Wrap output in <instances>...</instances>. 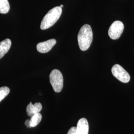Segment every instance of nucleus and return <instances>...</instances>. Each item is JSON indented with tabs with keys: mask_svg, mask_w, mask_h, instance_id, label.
<instances>
[{
	"mask_svg": "<svg viewBox=\"0 0 134 134\" xmlns=\"http://www.w3.org/2000/svg\"><path fill=\"white\" fill-rule=\"evenodd\" d=\"M93 40V32L91 26L83 25L80 29L77 35L79 46L81 51H86L90 48Z\"/></svg>",
	"mask_w": 134,
	"mask_h": 134,
	"instance_id": "nucleus-1",
	"label": "nucleus"
},
{
	"mask_svg": "<svg viewBox=\"0 0 134 134\" xmlns=\"http://www.w3.org/2000/svg\"><path fill=\"white\" fill-rule=\"evenodd\" d=\"M62 13L60 7H56L50 10L45 15L41 21L40 29L45 30L52 26L60 18Z\"/></svg>",
	"mask_w": 134,
	"mask_h": 134,
	"instance_id": "nucleus-2",
	"label": "nucleus"
},
{
	"mask_svg": "<svg viewBox=\"0 0 134 134\" xmlns=\"http://www.w3.org/2000/svg\"><path fill=\"white\" fill-rule=\"evenodd\" d=\"M50 81L54 91L56 92H60L63 87V77L61 72L55 69L50 74Z\"/></svg>",
	"mask_w": 134,
	"mask_h": 134,
	"instance_id": "nucleus-3",
	"label": "nucleus"
},
{
	"mask_svg": "<svg viewBox=\"0 0 134 134\" xmlns=\"http://www.w3.org/2000/svg\"><path fill=\"white\" fill-rule=\"evenodd\" d=\"M111 72L117 79L123 83H127L130 80V76L129 73L118 64H116L112 67Z\"/></svg>",
	"mask_w": 134,
	"mask_h": 134,
	"instance_id": "nucleus-4",
	"label": "nucleus"
},
{
	"mask_svg": "<svg viewBox=\"0 0 134 134\" xmlns=\"http://www.w3.org/2000/svg\"><path fill=\"white\" fill-rule=\"evenodd\" d=\"M124 29V25L122 22L119 20L114 21L108 30V35L111 38L116 40L120 38Z\"/></svg>",
	"mask_w": 134,
	"mask_h": 134,
	"instance_id": "nucleus-5",
	"label": "nucleus"
},
{
	"mask_svg": "<svg viewBox=\"0 0 134 134\" xmlns=\"http://www.w3.org/2000/svg\"><path fill=\"white\" fill-rule=\"evenodd\" d=\"M56 44V40L55 39H51L47 41L39 43L37 45L36 48L37 51L40 53H47L51 50Z\"/></svg>",
	"mask_w": 134,
	"mask_h": 134,
	"instance_id": "nucleus-6",
	"label": "nucleus"
},
{
	"mask_svg": "<svg viewBox=\"0 0 134 134\" xmlns=\"http://www.w3.org/2000/svg\"><path fill=\"white\" fill-rule=\"evenodd\" d=\"M77 134H88L89 125L87 120L85 118H82L77 122Z\"/></svg>",
	"mask_w": 134,
	"mask_h": 134,
	"instance_id": "nucleus-7",
	"label": "nucleus"
},
{
	"mask_svg": "<svg viewBox=\"0 0 134 134\" xmlns=\"http://www.w3.org/2000/svg\"><path fill=\"white\" fill-rule=\"evenodd\" d=\"M42 109V106L40 103L37 102L34 104H32L31 102H30L26 107V112L29 116L32 117L34 115L39 113Z\"/></svg>",
	"mask_w": 134,
	"mask_h": 134,
	"instance_id": "nucleus-8",
	"label": "nucleus"
},
{
	"mask_svg": "<svg viewBox=\"0 0 134 134\" xmlns=\"http://www.w3.org/2000/svg\"><path fill=\"white\" fill-rule=\"evenodd\" d=\"M12 42L10 39H5L0 42V59L3 57L9 51Z\"/></svg>",
	"mask_w": 134,
	"mask_h": 134,
	"instance_id": "nucleus-9",
	"label": "nucleus"
},
{
	"mask_svg": "<svg viewBox=\"0 0 134 134\" xmlns=\"http://www.w3.org/2000/svg\"><path fill=\"white\" fill-rule=\"evenodd\" d=\"M41 120L42 115L40 113H38L32 116L29 120V128L36 127L40 123Z\"/></svg>",
	"mask_w": 134,
	"mask_h": 134,
	"instance_id": "nucleus-10",
	"label": "nucleus"
},
{
	"mask_svg": "<svg viewBox=\"0 0 134 134\" xmlns=\"http://www.w3.org/2000/svg\"><path fill=\"white\" fill-rule=\"evenodd\" d=\"M10 9V5L8 0H0V13L7 14Z\"/></svg>",
	"mask_w": 134,
	"mask_h": 134,
	"instance_id": "nucleus-11",
	"label": "nucleus"
},
{
	"mask_svg": "<svg viewBox=\"0 0 134 134\" xmlns=\"http://www.w3.org/2000/svg\"><path fill=\"white\" fill-rule=\"evenodd\" d=\"M10 92V88L7 86L0 87V102L3 100L9 94Z\"/></svg>",
	"mask_w": 134,
	"mask_h": 134,
	"instance_id": "nucleus-12",
	"label": "nucleus"
},
{
	"mask_svg": "<svg viewBox=\"0 0 134 134\" xmlns=\"http://www.w3.org/2000/svg\"><path fill=\"white\" fill-rule=\"evenodd\" d=\"M67 134H77V128L75 127H72L69 130Z\"/></svg>",
	"mask_w": 134,
	"mask_h": 134,
	"instance_id": "nucleus-13",
	"label": "nucleus"
},
{
	"mask_svg": "<svg viewBox=\"0 0 134 134\" xmlns=\"http://www.w3.org/2000/svg\"><path fill=\"white\" fill-rule=\"evenodd\" d=\"M25 125L27 127H29V120H27L25 122Z\"/></svg>",
	"mask_w": 134,
	"mask_h": 134,
	"instance_id": "nucleus-14",
	"label": "nucleus"
},
{
	"mask_svg": "<svg viewBox=\"0 0 134 134\" xmlns=\"http://www.w3.org/2000/svg\"><path fill=\"white\" fill-rule=\"evenodd\" d=\"M60 7H61V8H63V7H64V5H60Z\"/></svg>",
	"mask_w": 134,
	"mask_h": 134,
	"instance_id": "nucleus-15",
	"label": "nucleus"
}]
</instances>
